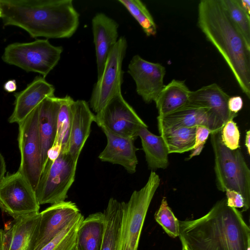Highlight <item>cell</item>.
<instances>
[{
    "label": "cell",
    "instance_id": "7",
    "mask_svg": "<svg viewBox=\"0 0 250 250\" xmlns=\"http://www.w3.org/2000/svg\"><path fill=\"white\" fill-rule=\"evenodd\" d=\"M77 162L63 152L54 162L47 160L35 189L40 205L65 201L75 180Z\"/></svg>",
    "mask_w": 250,
    "mask_h": 250
},
{
    "label": "cell",
    "instance_id": "2",
    "mask_svg": "<svg viewBox=\"0 0 250 250\" xmlns=\"http://www.w3.org/2000/svg\"><path fill=\"white\" fill-rule=\"evenodd\" d=\"M0 6L3 26L20 27L33 38H69L79 25L72 0H0Z\"/></svg>",
    "mask_w": 250,
    "mask_h": 250
},
{
    "label": "cell",
    "instance_id": "35",
    "mask_svg": "<svg viewBox=\"0 0 250 250\" xmlns=\"http://www.w3.org/2000/svg\"><path fill=\"white\" fill-rule=\"evenodd\" d=\"M243 106V100L241 96L229 97L228 101V107L229 111L233 113L237 114Z\"/></svg>",
    "mask_w": 250,
    "mask_h": 250
},
{
    "label": "cell",
    "instance_id": "14",
    "mask_svg": "<svg viewBox=\"0 0 250 250\" xmlns=\"http://www.w3.org/2000/svg\"><path fill=\"white\" fill-rule=\"evenodd\" d=\"M40 212L13 219L0 229V250H34Z\"/></svg>",
    "mask_w": 250,
    "mask_h": 250
},
{
    "label": "cell",
    "instance_id": "41",
    "mask_svg": "<svg viewBox=\"0 0 250 250\" xmlns=\"http://www.w3.org/2000/svg\"><path fill=\"white\" fill-rule=\"evenodd\" d=\"M250 130H248L246 133L245 145L246 147L248 153L250 155Z\"/></svg>",
    "mask_w": 250,
    "mask_h": 250
},
{
    "label": "cell",
    "instance_id": "27",
    "mask_svg": "<svg viewBox=\"0 0 250 250\" xmlns=\"http://www.w3.org/2000/svg\"><path fill=\"white\" fill-rule=\"evenodd\" d=\"M74 100L67 95L61 98L57 119V133L54 144L61 146V152H68L72 120V105Z\"/></svg>",
    "mask_w": 250,
    "mask_h": 250
},
{
    "label": "cell",
    "instance_id": "6",
    "mask_svg": "<svg viewBox=\"0 0 250 250\" xmlns=\"http://www.w3.org/2000/svg\"><path fill=\"white\" fill-rule=\"evenodd\" d=\"M63 48L54 46L48 39L29 42H14L4 48L2 61L27 72L39 73L45 78L59 62Z\"/></svg>",
    "mask_w": 250,
    "mask_h": 250
},
{
    "label": "cell",
    "instance_id": "17",
    "mask_svg": "<svg viewBox=\"0 0 250 250\" xmlns=\"http://www.w3.org/2000/svg\"><path fill=\"white\" fill-rule=\"evenodd\" d=\"M118 28L115 20L103 13L96 14L92 20L97 78L102 75L107 58L118 40Z\"/></svg>",
    "mask_w": 250,
    "mask_h": 250
},
{
    "label": "cell",
    "instance_id": "13",
    "mask_svg": "<svg viewBox=\"0 0 250 250\" xmlns=\"http://www.w3.org/2000/svg\"><path fill=\"white\" fill-rule=\"evenodd\" d=\"M81 213L76 204L64 201L42 212L34 250H40L53 240Z\"/></svg>",
    "mask_w": 250,
    "mask_h": 250
},
{
    "label": "cell",
    "instance_id": "33",
    "mask_svg": "<svg viewBox=\"0 0 250 250\" xmlns=\"http://www.w3.org/2000/svg\"><path fill=\"white\" fill-rule=\"evenodd\" d=\"M227 205L234 208H242L244 207V200L242 195L233 190H227L226 191Z\"/></svg>",
    "mask_w": 250,
    "mask_h": 250
},
{
    "label": "cell",
    "instance_id": "34",
    "mask_svg": "<svg viewBox=\"0 0 250 250\" xmlns=\"http://www.w3.org/2000/svg\"><path fill=\"white\" fill-rule=\"evenodd\" d=\"M211 133V130L205 126H196L195 144L193 148L202 144H205L209 135Z\"/></svg>",
    "mask_w": 250,
    "mask_h": 250
},
{
    "label": "cell",
    "instance_id": "10",
    "mask_svg": "<svg viewBox=\"0 0 250 250\" xmlns=\"http://www.w3.org/2000/svg\"><path fill=\"white\" fill-rule=\"evenodd\" d=\"M35 191L19 171L7 174L0 183V209L14 219L40 212Z\"/></svg>",
    "mask_w": 250,
    "mask_h": 250
},
{
    "label": "cell",
    "instance_id": "40",
    "mask_svg": "<svg viewBox=\"0 0 250 250\" xmlns=\"http://www.w3.org/2000/svg\"><path fill=\"white\" fill-rule=\"evenodd\" d=\"M204 145L205 144H202L192 149L191 150L190 154L189 155V156L188 158V160L190 159L193 157L200 155L203 149L204 148Z\"/></svg>",
    "mask_w": 250,
    "mask_h": 250
},
{
    "label": "cell",
    "instance_id": "3",
    "mask_svg": "<svg viewBox=\"0 0 250 250\" xmlns=\"http://www.w3.org/2000/svg\"><path fill=\"white\" fill-rule=\"evenodd\" d=\"M199 28L217 49L243 92L250 98V47L230 22L219 0H202Z\"/></svg>",
    "mask_w": 250,
    "mask_h": 250
},
{
    "label": "cell",
    "instance_id": "38",
    "mask_svg": "<svg viewBox=\"0 0 250 250\" xmlns=\"http://www.w3.org/2000/svg\"><path fill=\"white\" fill-rule=\"evenodd\" d=\"M239 6L248 15H250V0H236Z\"/></svg>",
    "mask_w": 250,
    "mask_h": 250
},
{
    "label": "cell",
    "instance_id": "1",
    "mask_svg": "<svg viewBox=\"0 0 250 250\" xmlns=\"http://www.w3.org/2000/svg\"><path fill=\"white\" fill-rule=\"evenodd\" d=\"M179 230L182 250H250V229L226 198L199 218L179 221Z\"/></svg>",
    "mask_w": 250,
    "mask_h": 250
},
{
    "label": "cell",
    "instance_id": "16",
    "mask_svg": "<svg viewBox=\"0 0 250 250\" xmlns=\"http://www.w3.org/2000/svg\"><path fill=\"white\" fill-rule=\"evenodd\" d=\"M55 87L42 76H37L21 91L14 93V108L8 119L10 123L22 121L39 104L54 96Z\"/></svg>",
    "mask_w": 250,
    "mask_h": 250
},
{
    "label": "cell",
    "instance_id": "25",
    "mask_svg": "<svg viewBox=\"0 0 250 250\" xmlns=\"http://www.w3.org/2000/svg\"><path fill=\"white\" fill-rule=\"evenodd\" d=\"M104 213L105 229L101 250H118L122 215V202L111 198Z\"/></svg>",
    "mask_w": 250,
    "mask_h": 250
},
{
    "label": "cell",
    "instance_id": "32",
    "mask_svg": "<svg viewBox=\"0 0 250 250\" xmlns=\"http://www.w3.org/2000/svg\"><path fill=\"white\" fill-rule=\"evenodd\" d=\"M220 133L222 141L227 147L231 150L239 148L240 134L233 120L228 121L223 125Z\"/></svg>",
    "mask_w": 250,
    "mask_h": 250
},
{
    "label": "cell",
    "instance_id": "29",
    "mask_svg": "<svg viewBox=\"0 0 250 250\" xmlns=\"http://www.w3.org/2000/svg\"><path fill=\"white\" fill-rule=\"evenodd\" d=\"M140 24L147 36H155L157 26L146 5L140 0H118Z\"/></svg>",
    "mask_w": 250,
    "mask_h": 250
},
{
    "label": "cell",
    "instance_id": "36",
    "mask_svg": "<svg viewBox=\"0 0 250 250\" xmlns=\"http://www.w3.org/2000/svg\"><path fill=\"white\" fill-rule=\"evenodd\" d=\"M61 146L58 144H53L47 152V160L52 162L55 161L59 156L61 152Z\"/></svg>",
    "mask_w": 250,
    "mask_h": 250
},
{
    "label": "cell",
    "instance_id": "4",
    "mask_svg": "<svg viewBox=\"0 0 250 250\" xmlns=\"http://www.w3.org/2000/svg\"><path fill=\"white\" fill-rule=\"evenodd\" d=\"M220 131L210 134L216 187L222 192L233 190L240 193L244 200L242 211H246L250 207V170L239 148L231 150L224 145Z\"/></svg>",
    "mask_w": 250,
    "mask_h": 250
},
{
    "label": "cell",
    "instance_id": "24",
    "mask_svg": "<svg viewBox=\"0 0 250 250\" xmlns=\"http://www.w3.org/2000/svg\"><path fill=\"white\" fill-rule=\"evenodd\" d=\"M149 168L166 169L169 165L168 150L161 136L151 133L147 127H142L138 134Z\"/></svg>",
    "mask_w": 250,
    "mask_h": 250
},
{
    "label": "cell",
    "instance_id": "23",
    "mask_svg": "<svg viewBox=\"0 0 250 250\" xmlns=\"http://www.w3.org/2000/svg\"><path fill=\"white\" fill-rule=\"evenodd\" d=\"M190 90L184 81L173 79L164 87L155 101L158 117L169 114L187 104Z\"/></svg>",
    "mask_w": 250,
    "mask_h": 250
},
{
    "label": "cell",
    "instance_id": "12",
    "mask_svg": "<svg viewBox=\"0 0 250 250\" xmlns=\"http://www.w3.org/2000/svg\"><path fill=\"white\" fill-rule=\"evenodd\" d=\"M127 72L135 83L137 94L143 101L146 104L155 102L165 86V67L136 55L128 64Z\"/></svg>",
    "mask_w": 250,
    "mask_h": 250
},
{
    "label": "cell",
    "instance_id": "30",
    "mask_svg": "<svg viewBox=\"0 0 250 250\" xmlns=\"http://www.w3.org/2000/svg\"><path fill=\"white\" fill-rule=\"evenodd\" d=\"M84 219L80 213L53 240L40 250H74L79 227Z\"/></svg>",
    "mask_w": 250,
    "mask_h": 250
},
{
    "label": "cell",
    "instance_id": "42",
    "mask_svg": "<svg viewBox=\"0 0 250 250\" xmlns=\"http://www.w3.org/2000/svg\"><path fill=\"white\" fill-rule=\"evenodd\" d=\"M1 16H2V10H1V8L0 7V18L1 17Z\"/></svg>",
    "mask_w": 250,
    "mask_h": 250
},
{
    "label": "cell",
    "instance_id": "21",
    "mask_svg": "<svg viewBox=\"0 0 250 250\" xmlns=\"http://www.w3.org/2000/svg\"><path fill=\"white\" fill-rule=\"evenodd\" d=\"M60 104L61 98L54 95L46 98L39 104L38 128L41 144L42 170L47 160V151L55 140Z\"/></svg>",
    "mask_w": 250,
    "mask_h": 250
},
{
    "label": "cell",
    "instance_id": "31",
    "mask_svg": "<svg viewBox=\"0 0 250 250\" xmlns=\"http://www.w3.org/2000/svg\"><path fill=\"white\" fill-rule=\"evenodd\" d=\"M155 221L170 237L175 238L179 235V220L168 206L165 197L161 201L159 209L154 215Z\"/></svg>",
    "mask_w": 250,
    "mask_h": 250
},
{
    "label": "cell",
    "instance_id": "9",
    "mask_svg": "<svg viewBox=\"0 0 250 250\" xmlns=\"http://www.w3.org/2000/svg\"><path fill=\"white\" fill-rule=\"evenodd\" d=\"M127 43L121 36L110 51L101 76L97 78L91 93L89 105L96 113L101 111L115 95L121 93L124 72L122 64Z\"/></svg>",
    "mask_w": 250,
    "mask_h": 250
},
{
    "label": "cell",
    "instance_id": "5",
    "mask_svg": "<svg viewBox=\"0 0 250 250\" xmlns=\"http://www.w3.org/2000/svg\"><path fill=\"white\" fill-rule=\"evenodd\" d=\"M160 182L159 175L151 170L145 185L134 191L128 202H122L118 250H138L146 213Z\"/></svg>",
    "mask_w": 250,
    "mask_h": 250
},
{
    "label": "cell",
    "instance_id": "22",
    "mask_svg": "<svg viewBox=\"0 0 250 250\" xmlns=\"http://www.w3.org/2000/svg\"><path fill=\"white\" fill-rule=\"evenodd\" d=\"M105 229L104 212L90 214L77 230L74 250H101Z\"/></svg>",
    "mask_w": 250,
    "mask_h": 250
},
{
    "label": "cell",
    "instance_id": "18",
    "mask_svg": "<svg viewBox=\"0 0 250 250\" xmlns=\"http://www.w3.org/2000/svg\"><path fill=\"white\" fill-rule=\"evenodd\" d=\"M106 137L105 148L98 158L102 162L119 165L130 174L136 171L138 163L137 148L131 139L115 134L104 128H101Z\"/></svg>",
    "mask_w": 250,
    "mask_h": 250
},
{
    "label": "cell",
    "instance_id": "39",
    "mask_svg": "<svg viewBox=\"0 0 250 250\" xmlns=\"http://www.w3.org/2000/svg\"><path fill=\"white\" fill-rule=\"evenodd\" d=\"M6 171V163L3 155L0 153V183L5 177Z\"/></svg>",
    "mask_w": 250,
    "mask_h": 250
},
{
    "label": "cell",
    "instance_id": "28",
    "mask_svg": "<svg viewBox=\"0 0 250 250\" xmlns=\"http://www.w3.org/2000/svg\"><path fill=\"white\" fill-rule=\"evenodd\" d=\"M231 23L250 47V16L244 12L236 0H219Z\"/></svg>",
    "mask_w": 250,
    "mask_h": 250
},
{
    "label": "cell",
    "instance_id": "37",
    "mask_svg": "<svg viewBox=\"0 0 250 250\" xmlns=\"http://www.w3.org/2000/svg\"><path fill=\"white\" fill-rule=\"evenodd\" d=\"M3 89L9 93L15 91L17 89L16 81L14 79L6 81L3 84Z\"/></svg>",
    "mask_w": 250,
    "mask_h": 250
},
{
    "label": "cell",
    "instance_id": "11",
    "mask_svg": "<svg viewBox=\"0 0 250 250\" xmlns=\"http://www.w3.org/2000/svg\"><path fill=\"white\" fill-rule=\"evenodd\" d=\"M101 128L125 138L135 140L142 127H148L120 93L113 97L103 109L95 115Z\"/></svg>",
    "mask_w": 250,
    "mask_h": 250
},
{
    "label": "cell",
    "instance_id": "26",
    "mask_svg": "<svg viewBox=\"0 0 250 250\" xmlns=\"http://www.w3.org/2000/svg\"><path fill=\"white\" fill-rule=\"evenodd\" d=\"M164 139L169 154L182 153L194 147L196 127H169L158 129Z\"/></svg>",
    "mask_w": 250,
    "mask_h": 250
},
{
    "label": "cell",
    "instance_id": "19",
    "mask_svg": "<svg viewBox=\"0 0 250 250\" xmlns=\"http://www.w3.org/2000/svg\"><path fill=\"white\" fill-rule=\"evenodd\" d=\"M157 123L158 129L203 125L212 133L220 131L208 108L188 103L169 114L157 117Z\"/></svg>",
    "mask_w": 250,
    "mask_h": 250
},
{
    "label": "cell",
    "instance_id": "8",
    "mask_svg": "<svg viewBox=\"0 0 250 250\" xmlns=\"http://www.w3.org/2000/svg\"><path fill=\"white\" fill-rule=\"evenodd\" d=\"M39 104L22 121L18 124V141L21 153V163L18 171L26 178L34 190L42 171L38 128Z\"/></svg>",
    "mask_w": 250,
    "mask_h": 250
},
{
    "label": "cell",
    "instance_id": "20",
    "mask_svg": "<svg viewBox=\"0 0 250 250\" xmlns=\"http://www.w3.org/2000/svg\"><path fill=\"white\" fill-rule=\"evenodd\" d=\"M72 120L68 152L78 161L82 150L88 139L92 123L95 120L88 103L84 100L74 101L72 105Z\"/></svg>",
    "mask_w": 250,
    "mask_h": 250
},
{
    "label": "cell",
    "instance_id": "15",
    "mask_svg": "<svg viewBox=\"0 0 250 250\" xmlns=\"http://www.w3.org/2000/svg\"><path fill=\"white\" fill-rule=\"evenodd\" d=\"M229 98L215 83L203 86L195 91H190L188 104L208 108L220 130L229 120L237 114L230 112L228 107Z\"/></svg>",
    "mask_w": 250,
    "mask_h": 250
}]
</instances>
